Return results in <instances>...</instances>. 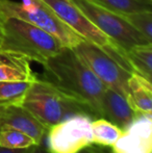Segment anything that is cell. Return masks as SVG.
<instances>
[{
  "mask_svg": "<svg viewBox=\"0 0 152 153\" xmlns=\"http://www.w3.org/2000/svg\"><path fill=\"white\" fill-rule=\"evenodd\" d=\"M44 78L62 91L87 104L103 118L102 100L106 87L70 47L62 49L44 65Z\"/></svg>",
  "mask_w": 152,
  "mask_h": 153,
  "instance_id": "obj_1",
  "label": "cell"
},
{
  "mask_svg": "<svg viewBox=\"0 0 152 153\" xmlns=\"http://www.w3.org/2000/svg\"><path fill=\"white\" fill-rule=\"evenodd\" d=\"M22 105L48 129L73 116L85 115L93 120L97 118L93 109L85 102L39 77L31 82Z\"/></svg>",
  "mask_w": 152,
  "mask_h": 153,
  "instance_id": "obj_2",
  "label": "cell"
},
{
  "mask_svg": "<svg viewBox=\"0 0 152 153\" xmlns=\"http://www.w3.org/2000/svg\"><path fill=\"white\" fill-rule=\"evenodd\" d=\"M62 47L57 39L35 25L22 19L2 16L0 50L21 53L30 61L44 65Z\"/></svg>",
  "mask_w": 152,
  "mask_h": 153,
  "instance_id": "obj_3",
  "label": "cell"
},
{
  "mask_svg": "<svg viewBox=\"0 0 152 153\" xmlns=\"http://www.w3.org/2000/svg\"><path fill=\"white\" fill-rule=\"evenodd\" d=\"M0 14L3 17L22 19L35 25L57 39L64 47L73 48L83 40L42 0H22V2L0 0Z\"/></svg>",
  "mask_w": 152,
  "mask_h": 153,
  "instance_id": "obj_4",
  "label": "cell"
},
{
  "mask_svg": "<svg viewBox=\"0 0 152 153\" xmlns=\"http://www.w3.org/2000/svg\"><path fill=\"white\" fill-rule=\"evenodd\" d=\"M44 1L59 19L80 36L83 40L97 45L104 52L112 56L117 62L130 73H133L131 66L126 59V52L106 34L100 30L93 22L75 5L72 0H42Z\"/></svg>",
  "mask_w": 152,
  "mask_h": 153,
  "instance_id": "obj_5",
  "label": "cell"
},
{
  "mask_svg": "<svg viewBox=\"0 0 152 153\" xmlns=\"http://www.w3.org/2000/svg\"><path fill=\"white\" fill-rule=\"evenodd\" d=\"M75 5L91 22H93L113 42L119 45L124 51L132 47L151 44L138 30L133 28L122 15L100 6L91 0H72Z\"/></svg>",
  "mask_w": 152,
  "mask_h": 153,
  "instance_id": "obj_6",
  "label": "cell"
},
{
  "mask_svg": "<svg viewBox=\"0 0 152 153\" xmlns=\"http://www.w3.org/2000/svg\"><path fill=\"white\" fill-rule=\"evenodd\" d=\"M100 81L126 98L128 93V78L132 73L117 62L100 47L82 40L72 48Z\"/></svg>",
  "mask_w": 152,
  "mask_h": 153,
  "instance_id": "obj_7",
  "label": "cell"
},
{
  "mask_svg": "<svg viewBox=\"0 0 152 153\" xmlns=\"http://www.w3.org/2000/svg\"><path fill=\"white\" fill-rule=\"evenodd\" d=\"M92 118L77 115L54 124L47 131L50 153H80L93 144Z\"/></svg>",
  "mask_w": 152,
  "mask_h": 153,
  "instance_id": "obj_8",
  "label": "cell"
},
{
  "mask_svg": "<svg viewBox=\"0 0 152 153\" xmlns=\"http://www.w3.org/2000/svg\"><path fill=\"white\" fill-rule=\"evenodd\" d=\"M112 149L116 153H152V116H136Z\"/></svg>",
  "mask_w": 152,
  "mask_h": 153,
  "instance_id": "obj_9",
  "label": "cell"
},
{
  "mask_svg": "<svg viewBox=\"0 0 152 153\" xmlns=\"http://www.w3.org/2000/svg\"><path fill=\"white\" fill-rule=\"evenodd\" d=\"M0 128H13L33 137L37 144L44 143L48 128L23 105L0 106Z\"/></svg>",
  "mask_w": 152,
  "mask_h": 153,
  "instance_id": "obj_10",
  "label": "cell"
},
{
  "mask_svg": "<svg viewBox=\"0 0 152 153\" xmlns=\"http://www.w3.org/2000/svg\"><path fill=\"white\" fill-rule=\"evenodd\" d=\"M30 62L21 53L0 50V81H35Z\"/></svg>",
  "mask_w": 152,
  "mask_h": 153,
  "instance_id": "obj_11",
  "label": "cell"
},
{
  "mask_svg": "<svg viewBox=\"0 0 152 153\" xmlns=\"http://www.w3.org/2000/svg\"><path fill=\"white\" fill-rule=\"evenodd\" d=\"M103 118L114 123L124 130L136 118V114L132 111L124 96L112 89L106 88L102 100Z\"/></svg>",
  "mask_w": 152,
  "mask_h": 153,
  "instance_id": "obj_12",
  "label": "cell"
},
{
  "mask_svg": "<svg viewBox=\"0 0 152 153\" xmlns=\"http://www.w3.org/2000/svg\"><path fill=\"white\" fill-rule=\"evenodd\" d=\"M128 93L126 96L128 104L136 115L152 114V85L151 81L132 73L128 78Z\"/></svg>",
  "mask_w": 152,
  "mask_h": 153,
  "instance_id": "obj_13",
  "label": "cell"
},
{
  "mask_svg": "<svg viewBox=\"0 0 152 153\" xmlns=\"http://www.w3.org/2000/svg\"><path fill=\"white\" fill-rule=\"evenodd\" d=\"M126 59L133 73H138L151 81L152 79V44L140 45L126 51Z\"/></svg>",
  "mask_w": 152,
  "mask_h": 153,
  "instance_id": "obj_14",
  "label": "cell"
},
{
  "mask_svg": "<svg viewBox=\"0 0 152 153\" xmlns=\"http://www.w3.org/2000/svg\"><path fill=\"white\" fill-rule=\"evenodd\" d=\"M122 130L105 118H96L92 120L93 144L105 147H113L121 137Z\"/></svg>",
  "mask_w": 152,
  "mask_h": 153,
  "instance_id": "obj_15",
  "label": "cell"
},
{
  "mask_svg": "<svg viewBox=\"0 0 152 153\" xmlns=\"http://www.w3.org/2000/svg\"><path fill=\"white\" fill-rule=\"evenodd\" d=\"M33 81H0V106L22 105Z\"/></svg>",
  "mask_w": 152,
  "mask_h": 153,
  "instance_id": "obj_16",
  "label": "cell"
},
{
  "mask_svg": "<svg viewBox=\"0 0 152 153\" xmlns=\"http://www.w3.org/2000/svg\"><path fill=\"white\" fill-rule=\"evenodd\" d=\"M91 1L118 14L152 10V0H91Z\"/></svg>",
  "mask_w": 152,
  "mask_h": 153,
  "instance_id": "obj_17",
  "label": "cell"
},
{
  "mask_svg": "<svg viewBox=\"0 0 152 153\" xmlns=\"http://www.w3.org/2000/svg\"><path fill=\"white\" fill-rule=\"evenodd\" d=\"M38 145L37 142L22 131L13 128H0V147L25 149Z\"/></svg>",
  "mask_w": 152,
  "mask_h": 153,
  "instance_id": "obj_18",
  "label": "cell"
},
{
  "mask_svg": "<svg viewBox=\"0 0 152 153\" xmlns=\"http://www.w3.org/2000/svg\"><path fill=\"white\" fill-rule=\"evenodd\" d=\"M120 15L145 39L152 43V10H140Z\"/></svg>",
  "mask_w": 152,
  "mask_h": 153,
  "instance_id": "obj_19",
  "label": "cell"
},
{
  "mask_svg": "<svg viewBox=\"0 0 152 153\" xmlns=\"http://www.w3.org/2000/svg\"><path fill=\"white\" fill-rule=\"evenodd\" d=\"M33 147L25 148V149H10V148L0 147V153H30Z\"/></svg>",
  "mask_w": 152,
  "mask_h": 153,
  "instance_id": "obj_20",
  "label": "cell"
},
{
  "mask_svg": "<svg viewBox=\"0 0 152 153\" xmlns=\"http://www.w3.org/2000/svg\"><path fill=\"white\" fill-rule=\"evenodd\" d=\"M30 153H50V151L48 150V148L43 145V143H41V144H38V145L33 146Z\"/></svg>",
  "mask_w": 152,
  "mask_h": 153,
  "instance_id": "obj_21",
  "label": "cell"
},
{
  "mask_svg": "<svg viewBox=\"0 0 152 153\" xmlns=\"http://www.w3.org/2000/svg\"><path fill=\"white\" fill-rule=\"evenodd\" d=\"M2 38V16L0 14V40Z\"/></svg>",
  "mask_w": 152,
  "mask_h": 153,
  "instance_id": "obj_22",
  "label": "cell"
},
{
  "mask_svg": "<svg viewBox=\"0 0 152 153\" xmlns=\"http://www.w3.org/2000/svg\"><path fill=\"white\" fill-rule=\"evenodd\" d=\"M110 153H116V152L114 151V150H113V149H112V151H110Z\"/></svg>",
  "mask_w": 152,
  "mask_h": 153,
  "instance_id": "obj_23",
  "label": "cell"
}]
</instances>
